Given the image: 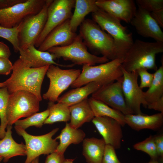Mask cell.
<instances>
[{
	"label": "cell",
	"instance_id": "obj_1",
	"mask_svg": "<svg viewBox=\"0 0 163 163\" xmlns=\"http://www.w3.org/2000/svg\"><path fill=\"white\" fill-rule=\"evenodd\" d=\"M49 66L30 68L19 58L13 65L11 77L6 80L10 94L19 90L26 91L34 94L41 101V85Z\"/></svg>",
	"mask_w": 163,
	"mask_h": 163
},
{
	"label": "cell",
	"instance_id": "obj_2",
	"mask_svg": "<svg viewBox=\"0 0 163 163\" xmlns=\"http://www.w3.org/2000/svg\"><path fill=\"white\" fill-rule=\"evenodd\" d=\"M163 52V42H148L136 39L129 49L123 59L122 67L131 72L140 69H158L156 55Z\"/></svg>",
	"mask_w": 163,
	"mask_h": 163
},
{
	"label": "cell",
	"instance_id": "obj_3",
	"mask_svg": "<svg viewBox=\"0 0 163 163\" xmlns=\"http://www.w3.org/2000/svg\"><path fill=\"white\" fill-rule=\"evenodd\" d=\"M80 26L79 34L87 47L109 60L120 59L112 37L93 20L85 19Z\"/></svg>",
	"mask_w": 163,
	"mask_h": 163
},
{
	"label": "cell",
	"instance_id": "obj_4",
	"mask_svg": "<svg viewBox=\"0 0 163 163\" xmlns=\"http://www.w3.org/2000/svg\"><path fill=\"white\" fill-rule=\"evenodd\" d=\"M123 59H116L97 66L83 65L81 73L71 85L75 88L91 82L102 85L114 82L123 77L122 65Z\"/></svg>",
	"mask_w": 163,
	"mask_h": 163
},
{
	"label": "cell",
	"instance_id": "obj_5",
	"mask_svg": "<svg viewBox=\"0 0 163 163\" xmlns=\"http://www.w3.org/2000/svg\"><path fill=\"white\" fill-rule=\"evenodd\" d=\"M92 16L101 29L112 37L120 59H124L134 42L132 33L120 20L99 8L92 13Z\"/></svg>",
	"mask_w": 163,
	"mask_h": 163
},
{
	"label": "cell",
	"instance_id": "obj_6",
	"mask_svg": "<svg viewBox=\"0 0 163 163\" xmlns=\"http://www.w3.org/2000/svg\"><path fill=\"white\" fill-rule=\"evenodd\" d=\"M56 59L62 58L69 61L75 65L94 66L109 61L104 56H98L89 52L80 35L78 34L74 41L65 46H55L47 50Z\"/></svg>",
	"mask_w": 163,
	"mask_h": 163
},
{
	"label": "cell",
	"instance_id": "obj_7",
	"mask_svg": "<svg viewBox=\"0 0 163 163\" xmlns=\"http://www.w3.org/2000/svg\"><path fill=\"white\" fill-rule=\"evenodd\" d=\"M40 100L32 93L19 90L10 94L6 111L8 125L12 126L21 118L38 112Z\"/></svg>",
	"mask_w": 163,
	"mask_h": 163
},
{
	"label": "cell",
	"instance_id": "obj_8",
	"mask_svg": "<svg viewBox=\"0 0 163 163\" xmlns=\"http://www.w3.org/2000/svg\"><path fill=\"white\" fill-rule=\"evenodd\" d=\"M17 133L22 136L25 142L27 158L24 163H30L42 155H49L56 151L59 142L53 136L58 131L56 128L48 133L34 136L27 133L25 130L14 127Z\"/></svg>",
	"mask_w": 163,
	"mask_h": 163
},
{
	"label": "cell",
	"instance_id": "obj_9",
	"mask_svg": "<svg viewBox=\"0 0 163 163\" xmlns=\"http://www.w3.org/2000/svg\"><path fill=\"white\" fill-rule=\"evenodd\" d=\"M79 69H62L59 66L50 65L46 74L50 81L47 91L43 98L49 101H57L60 94L77 79L81 73Z\"/></svg>",
	"mask_w": 163,
	"mask_h": 163
},
{
	"label": "cell",
	"instance_id": "obj_10",
	"mask_svg": "<svg viewBox=\"0 0 163 163\" xmlns=\"http://www.w3.org/2000/svg\"><path fill=\"white\" fill-rule=\"evenodd\" d=\"M53 0H46L39 13L27 17L20 23L18 34L20 49L34 44L44 28L47 19L48 8Z\"/></svg>",
	"mask_w": 163,
	"mask_h": 163
},
{
	"label": "cell",
	"instance_id": "obj_11",
	"mask_svg": "<svg viewBox=\"0 0 163 163\" xmlns=\"http://www.w3.org/2000/svg\"><path fill=\"white\" fill-rule=\"evenodd\" d=\"M46 0H26L24 2L0 9V26L12 28L18 25L27 17L39 13Z\"/></svg>",
	"mask_w": 163,
	"mask_h": 163
},
{
	"label": "cell",
	"instance_id": "obj_12",
	"mask_svg": "<svg viewBox=\"0 0 163 163\" xmlns=\"http://www.w3.org/2000/svg\"><path fill=\"white\" fill-rule=\"evenodd\" d=\"M75 0H53L47 11V19L44 28L34 43L39 47L47 35L54 28L66 20L70 19Z\"/></svg>",
	"mask_w": 163,
	"mask_h": 163
},
{
	"label": "cell",
	"instance_id": "obj_13",
	"mask_svg": "<svg viewBox=\"0 0 163 163\" xmlns=\"http://www.w3.org/2000/svg\"><path fill=\"white\" fill-rule=\"evenodd\" d=\"M122 77L112 82L104 85L91 94V97L126 115L134 114L128 107L123 92Z\"/></svg>",
	"mask_w": 163,
	"mask_h": 163
},
{
	"label": "cell",
	"instance_id": "obj_14",
	"mask_svg": "<svg viewBox=\"0 0 163 163\" xmlns=\"http://www.w3.org/2000/svg\"><path fill=\"white\" fill-rule=\"evenodd\" d=\"M123 75L122 89L126 103L134 114H142L141 106L147 108V103L144 92L138 85V75L137 71L128 72L122 67Z\"/></svg>",
	"mask_w": 163,
	"mask_h": 163
},
{
	"label": "cell",
	"instance_id": "obj_15",
	"mask_svg": "<svg viewBox=\"0 0 163 163\" xmlns=\"http://www.w3.org/2000/svg\"><path fill=\"white\" fill-rule=\"evenodd\" d=\"M130 23L140 35L163 42V32L150 12L138 7Z\"/></svg>",
	"mask_w": 163,
	"mask_h": 163
},
{
	"label": "cell",
	"instance_id": "obj_16",
	"mask_svg": "<svg viewBox=\"0 0 163 163\" xmlns=\"http://www.w3.org/2000/svg\"><path fill=\"white\" fill-rule=\"evenodd\" d=\"M106 144L115 149L120 148L123 137L122 126L116 120L107 117H94L91 120Z\"/></svg>",
	"mask_w": 163,
	"mask_h": 163
},
{
	"label": "cell",
	"instance_id": "obj_17",
	"mask_svg": "<svg viewBox=\"0 0 163 163\" xmlns=\"http://www.w3.org/2000/svg\"><path fill=\"white\" fill-rule=\"evenodd\" d=\"M98 8L120 21L130 23L137 10L133 0H97Z\"/></svg>",
	"mask_w": 163,
	"mask_h": 163
},
{
	"label": "cell",
	"instance_id": "obj_18",
	"mask_svg": "<svg viewBox=\"0 0 163 163\" xmlns=\"http://www.w3.org/2000/svg\"><path fill=\"white\" fill-rule=\"evenodd\" d=\"M70 19H68L54 28L47 35L38 47L42 51H47L55 46H65L72 43L77 34L71 28Z\"/></svg>",
	"mask_w": 163,
	"mask_h": 163
},
{
	"label": "cell",
	"instance_id": "obj_19",
	"mask_svg": "<svg viewBox=\"0 0 163 163\" xmlns=\"http://www.w3.org/2000/svg\"><path fill=\"white\" fill-rule=\"evenodd\" d=\"M19 58L23 60L30 68H40L53 65L59 66L70 68L75 65L60 64L55 61L56 58L53 54L48 51H42L37 49L34 44H31L19 51Z\"/></svg>",
	"mask_w": 163,
	"mask_h": 163
},
{
	"label": "cell",
	"instance_id": "obj_20",
	"mask_svg": "<svg viewBox=\"0 0 163 163\" xmlns=\"http://www.w3.org/2000/svg\"><path fill=\"white\" fill-rule=\"evenodd\" d=\"M126 124L137 131L148 129L157 130L163 124V113H159L152 115L129 114L125 115Z\"/></svg>",
	"mask_w": 163,
	"mask_h": 163
},
{
	"label": "cell",
	"instance_id": "obj_21",
	"mask_svg": "<svg viewBox=\"0 0 163 163\" xmlns=\"http://www.w3.org/2000/svg\"><path fill=\"white\" fill-rule=\"evenodd\" d=\"M12 127V126L8 125L4 137L0 139V156L5 163L13 157L26 154L25 145L23 142L18 143L13 139Z\"/></svg>",
	"mask_w": 163,
	"mask_h": 163
},
{
	"label": "cell",
	"instance_id": "obj_22",
	"mask_svg": "<svg viewBox=\"0 0 163 163\" xmlns=\"http://www.w3.org/2000/svg\"><path fill=\"white\" fill-rule=\"evenodd\" d=\"M102 85L96 82H91L82 86L71 90L59 97L57 102L62 103L69 107L88 98Z\"/></svg>",
	"mask_w": 163,
	"mask_h": 163
},
{
	"label": "cell",
	"instance_id": "obj_23",
	"mask_svg": "<svg viewBox=\"0 0 163 163\" xmlns=\"http://www.w3.org/2000/svg\"><path fill=\"white\" fill-rule=\"evenodd\" d=\"M70 122L72 127L78 129L84 123L91 121L94 118L88 98L69 107Z\"/></svg>",
	"mask_w": 163,
	"mask_h": 163
},
{
	"label": "cell",
	"instance_id": "obj_24",
	"mask_svg": "<svg viewBox=\"0 0 163 163\" xmlns=\"http://www.w3.org/2000/svg\"><path fill=\"white\" fill-rule=\"evenodd\" d=\"M82 154L88 163H102L105 142L102 138L84 139L82 141Z\"/></svg>",
	"mask_w": 163,
	"mask_h": 163
},
{
	"label": "cell",
	"instance_id": "obj_25",
	"mask_svg": "<svg viewBox=\"0 0 163 163\" xmlns=\"http://www.w3.org/2000/svg\"><path fill=\"white\" fill-rule=\"evenodd\" d=\"M96 2V0H75V10L69 21L70 27L73 32L76 33L78 27L87 14L98 9Z\"/></svg>",
	"mask_w": 163,
	"mask_h": 163
},
{
	"label": "cell",
	"instance_id": "obj_26",
	"mask_svg": "<svg viewBox=\"0 0 163 163\" xmlns=\"http://www.w3.org/2000/svg\"><path fill=\"white\" fill-rule=\"evenodd\" d=\"M85 136V134L82 130L74 128L69 123H66L60 134L55 138L60 141L55 151L64 154L69 145L80 143L83 141Z\"/></svg>",
	"mask_w": 163,
	"mask_h": 163
},
{
	"label": "cell",
	"instance_id": "obj_27",
	"mask_svg": "<svg viewBox=\"0 0 163 163\" xmlns=\"http://www.w3.org/2000/svg\"><path fill=\"white\" fill-rule=\"evenodd\" d=\"M88 101L94 117H107L116 120L122 126L126 124L125 115L120 111L91 97Z\"/></svg>",
	"mask_w": 163,
	"mask_h": 163
},
{
	"label": "cell",
	"instance_id": "obj_28",
	"mask_svg": "<svg viewBox=\"0 0 163 163\" xmlns=\"http://www.w3.org/2000/svg\"><path fill=\"white\" fill-rule=\"evenodd\" d=\"M154 78L150 86L144 92L147 104L154 102L163 96V65L154 73Z\"/></svg>",
	"mask_w": 163,
	"mask_h": 163
},
{
	"label": "cell",
	"instance_id": "obj_29",
	"mask_svg": "<svg viewBox=\"0 0 163 163\" xmlns=\"http://www.w3.org/2000/svg\"><path fill=\"white\" fill-rule=\"evenodd\" d=\"M50 102L48 103L49 114L44 124H51L58 122H67L70 120L69 107L61 103Z\"/></svg>",
	"mask_w": 163,
	"mask_h": 163
},
{
	"label": "cell",
	"instance_id": "obj_30",
	"mask_svg": "<svg viewBox=\"0 0 163 163\" xmlns=\"http://www.w3.org/2000/svg\"><path fill=\"white\" fill-rule=\"evenodd\" d=\"M49 114V111L48 109L43 112L36 113L25 119L18 120L14 124V127L25 130L31 126L41 128Z\"/></svg>",
	"mask_w": 163,
	"mask_h": 163
},
{
	"label": "cell",
	"instance_id": "obj_31",
	"mask_svg": "<svg viewBox=\"0 0 163 163\" xmlns=\"http://www.w3.org/2000/svg\"><path fill=\"white\" fill-rule=\"evenodd\" d=\"M9 95L7 87L0 88V139L4 137L8 126L6 111Z\"/></svg>",
	"mask_w": 163,
	"mask_h": 163
},
{
	"label": "cell",
	"instance_id": "obj_32",
	"mask_svg": "<svg viewBox=\"0 0 163 163\" xmlns=\"http://www.w3.org/2000/svg\"><path fill=\"white\" fill-rule=\"evenodd\" d=\"M133 147L136 150L147 153L151 160H158L153 136L151 135L144 140L135 144Z\"/></svg>",
	"mask_w": 163,
	"mask_h": 163
},
{
	"label": "cell",
	"instance_id": "obj_33",
	"mask_svg": "<svg viewBox=\"0 0 163 163\" xmlns=\"http://www.w3.org/2000/svg\"><path fill=\"white\" fill-rule=\"evenodd\" d=\"M20 26L12 28H6L0 26V37L6 40L12 45L15 52H19L20 47L18 34Z\"/></svg>",
	"mask_w": 163,
	"mask_h": 163
},
{
	"label": "cell",
	"instance_id": "obj_34",
	"mask_svg": "<svg viewBox=\"0 0 163 163\" xmlns=\"http://www.w3.org/2000/svg\"><path fill=\"white\" fill-rule=\"evenodd\" d=\"M140 7L150 12L163 9V0H136Z\"/></svg>",
	"mask_w": 163,
	"mask_h": 163
},
{
	"label": "cell",
	"instance_id": "obj_35",
	"mask_svg": "<svg viewBox=\"0 0 163 163\" xmlns=\"http://www.w3.org/2000/svg\"><path fill=\"white\" fill-rule=\"evenodd\" d=\"M115 149L111 145L106 144L102 163H121L117 158Z\"/></svg>",
	"mask_w": 163,
	"mask_h": 163
},
{
	"label": "cell",
	"instance_id": "obj_36",
	"mask_svg": "<svg viewBox=\"0 0 163 163\" xmlns=\"http://www.w3.org/2000/svg\"><path fill=\"white\" fill-rule=\"evenodd\" d=\"M136 71L140 78V88L142 89L145 88H149L153 81L154 74L149 72L147 70L145 69H139Z\"/></svg>",
	"mask_w": 163,
	"mask_h": 163
},
{
	"label": "cell",
	"instance_id": "obj_37",
	"mask_svg": "<svg viewBox=\"0 0 163 163\" xmlns=\"http://www.w3.org/2000/svg\"><path fill=\"white\" fill-rule=\"evenodd\" d=\"M13 65L8 59L0 57V75H8L12 70Z\"/></svg>",
	"mask_w": 163,
	"mask_h": 163
},
{
	"label": "cell",
	"instance_id": "obj_38",
	"mask_svg": "<svg viewBox=\"0 0 163 163\" xmlns=\"http://www.w3.org/2000/svg\"><path fill=\"white\" fill-rule=\"evenodd\" d=\"M154 136L158 159L163 163V135L161 134Z\"/></svg>",
	"mask_w": 163,
	"mask_h": 163
},
{
	"label": "cell",
	"instance_id": "obj_39",
	"mask_svg": "<svg viewBox=\"0 0 163 163\" xmlns=\"http://www.w3.org/2000/svg\"><path fill=\"white\" fill-rule=\"evenodd\" d=\"M65 159L64 154L55 151L48 155L45 163H63Z\"/></svg>",
	"mask_w": 163,
	"mask_h": 163
},
{
	"label": "cell",
	"instance_id": "obj_40",
	"mask_svg": "<svg viewBox=\"0 0 163 163\" xmlns=\"http://www.w3.org/2000/svg\"><path fill=\"white\" fill-rule=\"evenodd\" d=\"M147 108L160 111L163 113V96L154 102L148 103Z\"/></svg>",
	"mask_w": 163,
	"mask_h": 163
},
{
	"label": "cell",
	"instance_id": "obj_41",
	"mask_svg": "<svg viewBox=\"0 0 163 163\" xmlns=\"http://www.w3.org/2000/svg\"><path fill=\"white\" fill-rule=\"evenodd\" d=\"M153 19L160 27L163 28V9L150 12Z\"/></svg>",
	"mask_w": 163,
	"mask_h": 163
},
{
	"label": "cell",
	"instance_id": "obj_42",
	"mask_svg": "<svg viewBox=\"0 0 163 163\" xmlns=\"http://www.w3.org/2000/svg\"><path fill=\"white\" fill-rule=\"evenodd\" d=\"M26 0H0V9L11 7L17 4L23 2Z\"/></svg>",
	"mask_w": 163,
	"mask_h": 163
},
{
	"label": "cell",
	"instance_id": "obj_43",
	"mask_svg": "<svg viewBox=\"0 0 163 163\" xmlns=\"http://www.w3.org/2000/svg\"><path fill=\"white\" fill-rule=\"evenodd\" d=\"M11 55V52L8 46L0 41V57L8 59Z\"/></svg>",
	"mask_w": 163,
	"mask_h": 163
},
{
	"label": "cell",
	"instance_id": "obj_44",
	"mask_svg": "<svg viewBox=\"0 0 163 163\" xmlns=\"http://www.w3.org/2000/svg\"><path fill=\"white\" fill-rule=\"evenodd\" d=\"M75 159H65L63 163H73Z\"/></svg>",
	"mask_w": 163,
	"mask_h": 163
},
{
	"label": "cell",
	"instance_id": "obj_45",
	"mask_svg": "<svg viewBox=\"0 0 163 163\" xmlns=\"http://www.w3.org/2000/svg\"><path fill=\"white\" fill-rule=\"evenodd\" d=\"M7 84L6 81L3 82H0V88L6 86Z\"/></svg>",
	"mask_w": 163,
	"mask_h": 163
},
{
	"label": "cell",
	"instance_id": "obj_46",
	"mask_svg": "<svg viewBox=\"0 0 163 163\" xmlns=\"http://www.w3.org/2000/svg\"><path fill=\"white\" fill-rule=\"evenodd\" d=\"M147 163H163L158 160H151L150 161Z\"/></svg>",
	"mask_w": 163,
	"mask_h": 163
},
{
	"label": "cell",
	"instance_id": "obj_47",
	"mask_svg": "<svg viewBox=\"0 0 163 163\" xmlns=\"http://www.w3.org/2000/svg\"><path fill=\"white\" fill-rule=\"evenodd\" d=\"M39 157H37L33 160L30 163H39Z\"/></svg>",
	"mask_w": 163,
	"mask_h": 163
},
{
	"label": "cell",
	"instance_id": "obj_48",
	"mask_svg": "<svg viewBox=\"0 0 163 163\" xmlns=\"http://www.w3.org/2000/svg\"><path fill=\"white\" fill-rule=\"evenodd\" d=\"M3 158L2 157L0 156V162L1 161L3 160Z\"/></svg>",
	"mask_w": 163,
	"mask_h": 163
}]
</instances>
